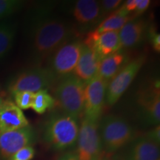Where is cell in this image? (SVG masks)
<instances>
[{
    "label": "cell",
    "mask_w": 160,
    "mask_h": 160,
    "mask_svg": "<svg viewBox=\"0 0 160 160\" xmlns=\"http://www.w3.org/2000/svg\"><path fill=\"white\" fill-rule=\"evenodd\" d=\"M73 29L68 24L57 18H46L36 24L32 32L31 45L38 61L49 58L60 46L71 40Z\"/></svg>",
    "instance_id": "6da1fadb"
},
{
    "label": "cell",
    "mask_w": 160,
    "mask_h": 160,
    "mask_svg": "<svg viewBox=\"0 0 160 160\" xmlns=\"http://www.w3.org/2000/svg\"><path fill=\"white\" fill-rule=\"evenodd\" d=\"M103 151L108 154L121 151L136 138L133 128L124 118L107 115L99 121Z\"/></svg>",
    "instance_id": "7a4b0ae2"
},
{
    "label": "cell",
    "mask_w": 160,
    "mask_h": 160,
    "mask_svg": "<svg viewBox=\"0 0 160 160\" xmlns=\"http://www.w3.org/2000/svg\"><path fill=\"white\" fill-rule=\"evenodd\" d=\"M79 120L63 113L51 117L43 129L44 141L55 151H65L77 142Z\"/></svg>",
    "instance_id": "3957f363"
},
{
    "label": "cell",
    "mask_w": 160,
    "mask_h": 160,
    "mask_svg": "<svg viewBox=\"0 0 160 160\" xmlns=\"http://www.w3.org/2000/svg\"><path fill=\"white\" fill-rule=\"evenodd\" d=\"M85 86L72 73L59 79L54 90L55 101L65 114L79 120L84 114Z\"/></svg>",
    "instance_id": "277c9868"
},
{
    "label": "cell",
    "mask_w": 160,
    "mask_h": 160,
    "mask_svg": "<svg viewBox=\"0 0 160 160\" xmlns=\"http://www.w3.org/2000/svg\"><path fill=\"white\" fill-rule=\"evenodd\" d=\"M77 154L79 160H99L103 147L99 131V122L84 117L79 125Z\"/></svg>",
    "instance_id": "5b68a950"
},
{
    "label": "cell",
    "mask_w": 160,
    "mask_h": 160,
    "mask_svg": "<svg viewBox=\"0 0 160 160\" xmlns=\"http://www.w3.org/2000/svg\"><path fill=\"white\" fill-rule=\"evenodd\" d=\"M57 78L48 68L37 67L17 75L8 85V91L11 95L17 92L28 91L32 93L48 90L54 85Z\"/></svg>",
    "instance_id": "8992f818"
},
{
    "label": "cell",
    "mask_w": 160,
    "mask_h": 160,
    "mask_svg": "<svg viewBox=\"0 0 160 160\" xmlns=\"http://www.w3.org/2000/svg\"><path fill=\"white\" fill-rule=\"evenodd\" d=\"M146 56L141 55L122 66L109 82L106 90V102L109 106L115 105L133 82L144 64Z\"/></svg>",
    "instance_id": "52a82bcc"
},
{
    "label": "cell",
    "mask_w": 160,
    "mask_h": 160,
    "mask_svg": "<svg viewBox=\"0 0 160 160\" xmlns=\"http://www.w3.org/2000/svg\"><path fill=\"white\" fill-rule=\"evenodd\" d=\"M82 42L70 40L53 53L50 59V69L57 79L73 73L81 53Z\"/></svg>",
    "instance_id": "ba28073f"
},
{
    "label": "cell",
    "mask_w": 160,
    "mask_h": 160,
    "mask_svg": "<svg viewBox=\"0 0 160 160\" xmlns=\"http://www.w3.org/2000/svg\"><path fill=\"white\" fill-rule=\"evenodd\" d=\"M108 83L95 77L85 84L84 99V116L93 121H99L103 111Z\"/></svg>",
    "instance_id": "9c48e42d"
},
{
    "label": "cell",
    "mask_w": 160,
    "mask_h": 160,
    "mask_svg": "<svg viewBox=\"0 0 160 160\" xmlns=\"http://www.w3.org/2000/svg\"><path fill=\"white\" fill-rule=\"evenodd\" d=\"M35 139V131L30 125L23 128L0 133V160H8L22 148L31 145Z\"/></svg>",
    "instance_id": "30bf717a"
},
{
    "label": "cell",
    "mask_w": 160,
    "mask_h": 160,
    "mask_svg": "<svg viewBox=\"0 0 160 160\" xmlns=\"http://www.w3.org/2000/svg\"><path fill=\"white\" fill-rule=\"evenodd\" d=\"M159 81L138 92L137 103L145 122L159 125L160 122V91Z\"/></svg>",
    "instance_id": "8fae6325"
},
{
    "label": "cell",
    "mask_w": 160,
    "mask_h": 160,
    "mask_svg": "<svg viewBox=\"0 0 160 160\" xmlns=\"http://www.w3.org/2000/svg\"><path fill=\"white\" fill-rule=\"evenodd\" d=\"M160 148L145 136L135 138L123 148L121 160H159Z\"/></svg>",
    "instance_id": "7c38bea8"
},
{
    "label": "cell",
    "mask_w": 160,
    "mask_h": 160,
    "mask_svg": "<svg viewBox=\"0 0 160 160\" xmlns=\"http://www.w3.org/2000/svg\"><path fill=\"white\" fill-rule=\"evenodd\" d=\"M83 42L94 51L100 60L117 53L122 49L119 31H106L103 33L92 31L88 33Z\"/></svg>",
    "instance_id": "4fadbf2b"
},
{
    "label": "cell",
    "mask_w": 160,
    "mask_h": 160,
    "mask_svg": "<svg viewBox=\"0 0 160 160\" xmlns=\"http://www.w3.org/2000/svg\"><path fill=\"white\" fill-rule=\"evenodd\" d=\"M148 24L144 19L130 20L119 31L122 48H131L140 45L148 33Z\"/></svg>",
    "instance_id": "5bb4252c"
},
{
    "label": "cell",
    "mask_w": 160,
    "mask_h": 160,
    "mask_svg": "<svg viewBox=\"0 0 160 160\" xmlns=\"http://www.w3.org/2000/svg\"><path fill=\"white\" fill-rule=\"evenodd\" d=\"M29 122L22 110L11 99H5L0 108V133L23 128Z\"/></svg>",
    "instance_id": "9a60e30c"
},
{
    "label": "cell",
    "mask_w": 160,
    "mask_h": 160,
    "mask_svg": "<svg viewBox=\"0 0 160 160\" xmlns=\"http://www.w3.org/2000/svg\"><path fill=\"white\" fill-rule=\"evenodd\" d=\"M99 62L94 51L82 42L81 53L73 73L86 84L97 76Z\"/></svg>",
    "instance_id": "2e32d148"
},
{
    "label": "cell",
    "mask_w": 160,
    "mask_h": 160,
    "mask_svg": "<svg viewBox=\"0 0 160 160\" xmlns=\"http://www.w3.org/2000/svg\"><path fill=\"white\" fill-rule=\"evenodd\" d=\"M73 16L79 25H93L101 20L99 2L95 0H79L73 8Z\"/></svg>",
    "instance_id": "e0dca14e"
},
{
    "label": "cell",
    "mask_w": 160,
    "mask_h": 160,
    "mask_svg": "<svg viewBox=\"0 0 160 160\" xmlns=\"http://www.w3.org/2000/svg\"><path fill=\"white\" fill-rule=\"evenodd\" d=\"M125 61V57L119 51L102 59L99 62L97 76L109 83L122 68Z\"/></svg>",
    "instance_id": "ac0fdd59"
},
{
    "label": "cell",
    "mask_w": 160,
    "mask_h": 160,
    "mask_svg": "<svg viewBox=\"0 0 160 160\" xmlns=\"http://www.w3.org/2000/svg\"><path fill=\"white\" fill-rule=\"evenodd\" d=\"M133 19L131 13L125 11L120 6L118 8L105 18L94 31L96 33L106 31H119L130 20Z\"/></svg>",
    "instance_id": "d6986e66"
},
{
    "label": "cell",
    "mask_w": 160,
    "mask_h": 160,
    "mask_svg": "<svg viewBox=\"0 0 160 160\" xmlns=\"http://www.w3.org/2000/svg\"><path fill=\"white\" fill-rule=\"evenodd\" d=\"M16 35L15 26L9 22L0 23V59L11 51Z\"/></svg>",
    "instance_id": "ffe728a7"
},
{
    "label": "cell",
    "mask_w": 160,
    "mask_h": 160,
    "mask_svg": "<svg viewBox=\"0 0 160 160\" xmlns=\"http://www.w3.org/2000/svg\"><path fill=\"white\" fill-rule=\"evenodd\" d=\"M55 99L50 94L48 90H42L34 93L31 108L39 114H43L48 110L55 105Z\"/></svg>",
    "instance_id": "44dd1931"
},
{
    "label": "cell",
    "mask_w": 160,
    "mask_h": 160,
    "mask_svg": "<svg viewBox=\"0 0 160 160\" xmlns=\"http://www.w3.org/2000/svg\"><path fill=\"white\" fill-rule=\"evenodd\" d=\"M22 5L23 2L19 0H0V20L16 13Z\"/></svg>",
    "instance_id": "7402d4cb"
},
{
    "label": "cell",
    "mask_w": 160,
    "mask_h": 160,
    "mask_svg": "<svg viewBox=\"0 0 160 160\" xmlns=\"http://www.w3.org/2000/svg\"><path fill=\"white\" fill-rule=\"evenodd\" d=\"M34 93L28 91L17 92L13 95L14 103L22 111L31 108L34 99Z\"/></svg>",
    "instance_id": "603a6c76"
},
{
    "label": "cell",
    "mask_w": 160,
    "mask_h": 160,
    "mask_svg": "<svg viewBox=\"0 0 160 160\" xmlns=\"http://www.w3.org/2000/svg\"><path fill=\"white\" fill-rule=\"evenodd\" d=\"M99 3L101 8V19H102L106 15L116 11L122 4V2L121 0H104L99 2Z\"/></svg>",
    "instance_id": "cb8c5ba5"
},
{
    "label": "cell",
    "mask_w": 160,
    "mask_h": 160,
    "mask_svg": "<svg viewBox=\"0 0 160 160\" xmlns=\"http://www.w3.org/2000/svg\"><path fill=\"white\" fill-rule=\"evenodd\" d=\"M35 154V149L31 145H28L16 152L8 160H32L34 158Z\"/></svg>",
    "instance_id": "d4e9b609"
},
{
    "label": "cell",
    "mask_w": 160,
    "mask_h": 160,
    "mask_svg": "<svg viewBox=\"0 0 160 160\" xmlns=\"http://www.w3.org/2000/svg\"><path fill=\"white\" fill-rule=\"evenodd\" d=\"M136 4H137V6H136L135 11L133 13H131L133 19L139 18L140 15L145 13L148 8L151 1L150 0H136Z\"/></svg>",
    "instance_id": "484cf974"
},
{
    "label": "cell",
    "mask_w": 160,
    "mask_h": 160,
    "mask_svg": "<svg viewBox=\"0 0 160 160\" xmlns=\"http://www.w3.org/2000/svg\"><path fill=\"white\" fill-rule=\"evenodd\" d=\"M150 39H151V45L153 46V49L156 51L159 52L160 51V34L157 33L155 29L151 28H150L148 30V33Z\"/></svg>",
    "instance_id": "4316f807"
},
{
    "label": "cell",
    "mask_w": 160,
    "mask_h": 160,
    "mask_svg": "<svg viewBox=\"0 0 160 160\" xmlns=\"http://www.w3.org/2000/svg\"><path fill=\"white\" fill-rule=\"evenodd\" d=\"M146 137H148V139H151L152 141L155 142L157 144H159L160 142V128L159 125H156L155 128H152L151 131H148L147 133V134L145 135Z\"/></svg>",
    "instance_id": "83f0119b"
},
{
    "label": "cell",
    "mask_w": 160,
    "mask_h": 160,
    "mask_svg": "<svg viewBox=\"0 0 160 160\" xmlns=\"http://www.w3.org/2000/svg\"><path fill=\"white\" fill-rule=\"evenodd\" d=\"M136 6H137L136 0H128V1L125 2V3H122L121 5V7L125 11L131 13V12H133V13L134 12L136 9Z\"/></svg>",
    "instance_id": "f1b7e54d"
},
{
    "label": "cell",
    "mask_w": 160,
    "mask_h": 160,
    "mask_svg": "<svg viewBox=\"0 0 160 160\" xmlns=\"http://www.w3.org/2000/svg\"><path fill=\"white\" fill-rule=\"evenodd\" d=\"M57 160H79V159L76 152L68 151L60 156Z\"/></svg>",
    "instance_id": "f546056e"
},
{
    "label": "cell",
    "mask_w": 160,
    "mask_h": 160,
    "mask_svg": "<svg viewBox=\"0 0 160 160\" xmlns=\"http://www.w3.org/2000/svg\"><path fill=\"white\" fill-rule=\"evenodd\" d=\"M4 101H5V99H4L3 97H2V96H0V108H1L2 105Z\"/></svg>",
    "instance_id": "4dcf8cb0"
},
{
    "label": "cell",
    "mask_w": 160,
    "mask_h": 160,
    "mask_svg": "<svg viewBox=\"0 0 160 160\" xmlns=\"http://www.w3.org/2000/svg\"><path fill=\"white\" fill-rule=\"evenodd\" d=\"M99 160H109V159H105V158L102 157V159H100Z\"/></svg>",
    "instance_id": "1f68e13d"
}]
</instances>
